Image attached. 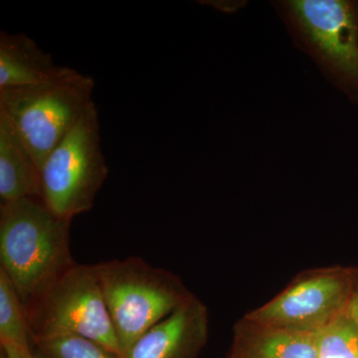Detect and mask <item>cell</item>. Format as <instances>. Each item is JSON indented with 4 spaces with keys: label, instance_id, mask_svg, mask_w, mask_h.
<instances>
[{
    "label": "cell",
    "instance_id": "obj_1",
    "mask_svg": "<svg viewBox=\"0 0 358 358\" xmlns=\"http://www.w3.org/2000/svg\"><path fill=\"white\" fill-rule=\"evenodd\" d=\"M71 221L40 199L0 205V268L25 310L76 264L71 255Z\"/></svg>",
    "mask_w": 358,
    "mask_h": 358
},
{
    "label": "cell",
    "instance_id": "obj_2",
    "mask_svg": "<svg viewBox=\"0 0 358 358\" xmlns=\"http://www.w3.org/2000/svg\"><path fill=\"white\" fill-rule=\"evenodd\" d=\"M122 358L150 327L192 300L178 277L140 257L95 264Z\"/></svg>",
    "mask_w": 358,
    "mask_h": 358
},
{
    "label": "cell",
    "instance_id": "obj_3",
    "mask_svg": "<svg viewBox=\"0 0 358 358\" xmlns=\"http://www.w3.org/2000/svg\"><path fill=\"white\" fill-rule=\"evenodd\" d=\"M95 81L63 67L34 86L0 91V114L13 124L40 171L45 160L93 103Z\"/></svg>",
    "mask_w": 358,
    "mask_h": 358
},
{
    "label": "cell",
    "instance_id": "obj_4",
    "mask_svg": "<svg viewBox=\"0 0 358 358\" xmlns=\"http://www.w3.org/2000/svg\"><path fill=\"white\" fill-rule=\"evenodd\" d=\"M25 310L33 343L59 336H81L122 358L94 265L75 264Z\"/></svg>",
    "mask_w": 358,
    "mask_h": 358
},
{
    "label": "cell",
    "instance_id": "obj_5",
    "mask_svg": "<svg viewBox=\"0 0 358 358\" xmlns=\"http://www.w3.org/2000/svg\"><path fill=\"white\" fill-rule=\"evenodd\" d=\"M108 174L98 110L93 102L45 160L42 202L56 215L72 220L93 208Z\"/></svg>",
    "mask_w": 358,
    "mask_h": 358
},
{
    "label": "cell",
    "instance_id": "obj_6",
    "mask_svg": "<svg viewBox=\"0 0 358 358\" xmlns=\"http://www.w3.org/2000/svg\"><path fill=\"white\" fill-rule=\"evenodd\" d=\"M288 7L308 47L343 83L358 91V14L343 0H296Z\"/></svg>",
    "mask_w": 358,
    "mask_h": 358
},
{
    "label": "cell",
    "instance_id": "obj_7",
    "mask_svg": "<svg viewBox=\"0 0 358 358\" xmlns=\"http://www.w3.org/2000/svg\"><path fill=\"white\" fill-rule=\"evenodd\" d=\"M353 284L352 272L310 278L250 315L264 329L319 331L343 315Z\"/></svg>",
    "mask_w": 358,
    "mask_h": 358
},
{
    "label": "cell",
    "instance_id": "obj_8",
    "mask_svg": "<svg viewBox=\"0 0 358 358\" xmlns=\"http://www.w3.org/2000/svg\"><path fill=\"white\" fill-rule=\"evenodd\" d=\"M206 341V313L192 299L150 327L122 358H196Z\"/></svg>",
    "mask_w": 358,
    "mask_h": 358
},
{
    "label": "cell",
    "instance_id": "obj_9",
    "mask_svg": "<svg viewBox=\"0 0 358 358\" xmlns=\"http://www.w3.org/2000/svg\"><path fill=\"white\" fill-rule=\"evenodd\" d=\"M41 197V171L13 124L0 114L1 203Z\"/></svg>",
    "mask_w": 358,
    "mask_h": 358
},
{
    "label": "cell",
    "instance_id": "obj_10",
    "mask_svg": "<svg viewBox=\"0 0 358 358\" xmlns=\"http://www.w3.org/2000/svg\"><path fill=\"white\" fill-rule=\"evenodd\" d=\"M62 68L27 35L0 32V91L42 83Z\"/></svg>",
    "mask_w": 358,
    "mask_h": 358
},
{
    "label": "cell",
    "instance_id": "obj_11",
    "mask_svg": "<svg viewBox=\"0 0 358 358\" xmlns=\"http://www.w3.org/2000/svg\"><path fill=\"white\" fill-rule=\"evenodd\" d=\"M319 331L263 329L246 345H238L233 357L319 358Z\"/></svg>",
    "mask_w": 358,
    "mask_h": 358
},
{
    "label": "cell",
    "instance_id": "obj_12",
    "mask_svg": "<svg viewBox=\"0 0 358 358\" xmlns=\"http://www.w3.org/2000/svg\"><path fill=\"white\" fill-rule=\"evenodd\" d=\"M0 345L33 348L25 308L13 282L0 268Z\"/></svg>",
    "mask_w": 358,
    "mask_h": 358
},
{
    "label": "cell",
    "instance_id": "obj_13",
    "mask_svg": "<svg viewBox=\"0 0 358 358\" xmlns=\"http://www.w3.org/2000/svg\"><path fill=\"white\" fill-rule=\"evenodd\" d=\"M32 350L36 358H121L96 341L75 336L34 341Z\"/></svg>",
    "mask_w": 358,
    "mask_h": 358
},
{
    "label": "cell",
    "instance_id": "obj_14",
    "mask_svg": "<svg viewBox=\"0 0 358 358\" xmlns=\"http://www.w3.org/2000/svg\"><path fill=\"white\" fill-rule=\"evenodd\" d=\"M319 358H358V329L345 312L319 331Z\"/></svg>",
    "mask_w": 358,
    "mask_h": 358
},
{
    "label": "cell",
    "instance_id": "obj_15",
    "mask_svg": "<svg viewBox=\"0 0 358 358\" xmlns=\"http://www.w3.org/2000/svg\"><path fill=\"white\" fill-rule=\"evenodd\" d=\"M353 284L352 294L348 300L345 313L358 329V273L352 272Z\"/></svg>",
    "mask_w": 358,
    "mask_h": 358
},
{
    "label": "cell",
    "instance_id": "obj_16",
    "mask_svg": "<svg viewBox=\"0 0 358 358\" xmlns=\"http://www.w3.org/2000/svg\"><path fill=\"white\" fill-rule=\"evenodd\" d=\"M8 358H36L31 348H22L13 345H0Z\"/></svg>",
    "mask_w": 358,
    "mask_h": 358
},
{
    "label": "cell",
    "instance_id": "obj_17",
    "mask_svg": "<svg viewBox=\"0 0 358 358\" xmlns=\"http://www.w3.org/2000/svg\"><path fill=\"white\" fill-rule=\"evenodd\" d=\"M0 358H8V357H7L6 350H4L2 348H0Z\"/></svg>",
    "mask_w": 358,
    "mask_h": 358
},
{
    "label": "cell",
    "instance_id": "obj_18",
    "mask_svg": "<svg viewBox=\"0 0 358 358\" xmlns=\"http://www.w3.org/2000/svg\"><path fill=\"white\" fill-rule=\"evenodd\" d=\"M231 358H234V357H231Z\"/></svg>",
    "mask_w": 358,
    "mask_h": 358
}]
</instances>
